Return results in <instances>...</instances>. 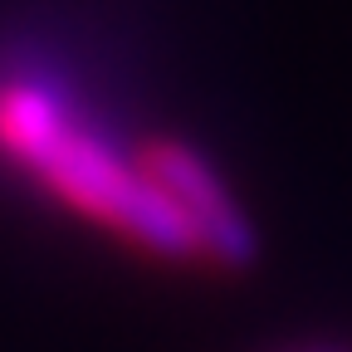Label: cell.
Returning a JSON list of instances; mask_svg holds the SVG:
<instances>
[{"label": "cell", "mask_w": 352, "mask_h": 352, "mask_svg": "<svg viewBox=\"0 0 352 352\" xmlns=\"http://www.w3.org/2000/svg\"><path fill=\"white\" fill-rule=\"evenodd\" d=\"M0 147L44 176L69 206L113 226L157 259H196V240L142 162L118 157L98 132L74 127L59 98L39 83L0 94Z\"/></svg>", "instance_id": "cell-1"}, {"label": "cell", "mask_w": 352, "mask_h": 352, "mask_svg": "<svg viewBox=\"0 0 352 352\" xmlns=\"http://www.w3.org/2000/svg\"><path fill=\"white\" fill-rule=\"evenodd\" d=\"M147 176L166 191L176 215L186 220V230L196 240V254L226 264V270H245L259 254V235L250 226V215L230 196V186L220 182V171L186 142H152L142 157Z\"/></svg>", "instance_id": "cell-2"}]
</instances>
